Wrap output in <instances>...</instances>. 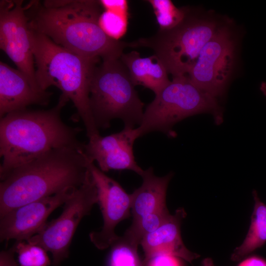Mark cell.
Listing matches in <instances>:
<instances>
[{
  "instance_id": "6da1fadb",
  "label": "cell",
  "mask_w": 266,
  "mask_h": 266,
  "mask_svg": "<svg viewBox=\"0 0 266 266\" xmlns=\"http://www.w3.org/2000/svg\"><path fill=\"white\" fill-rule=\"evenodd\" d=\"M25 6L30 29L80 56L118 59L131 47V42L112 39L102 30L98 0H33Z\"/></svg>"
},
{
  "instance_id": "7a4b0ae2",
  "label": "cell",
  "mask_w": 266,
  "mask_h": 266,
  "mask_svg": "<svg viewBox=\"0 0 266 266\" xmlns=\"http://www.w3.org/2000/svg\"><path fill=\"white\" fill-rule=\"evenodd\" d=\"M69 100L61 94L53 108L9 113L0 121V181L14 169L56 148L84 149L81 130L65 124L61 111Z\"/></svg>"
},
{
  "instance_id": "3957f363",
  "label": "cell",
  "mask_w": 266,
  "mask_h": 266,
  "mask_svg": "<svg viewBox=\"0 0 266 266\" xmlns=\"http://www.w3.org/2000/svg\"><path fill=\"white\" fill-rule=\"evenodd\" d=\"M92 162L84 149L51 150L12 170L0 183V217L11 210L84 182Z\"/></svg>"
},
{
  "instance_id": "277c9868",
  "label": "cell",
  "mask_w": 266,
  "mask_h": 266,
  "mask_svg": "<svg viewBox=\"0 0 266 266\" xmlns=\"http://www.w3.org/2000/svg\"><path fill=\"white\" fill-rule=\"evenodd\" d=\"M35 78L43 90L59 88L75 107L89 139L99 135L90 105V83L100 58H89L72 52L47 36L30 29Z\"/></svg>"
},
{
  "instance_id": "5b68a950",
  "label": "cell",
  "mask_w": 266,
  "mask_h": 266,
  "mask_svg": "<svg viewBox=\"0 0 266 266\" xmlns=\"http://www.w3.org/2000/svg\"><path fill=\"white\" fill-rule=\"evenodd\" d=\"M201 113L212 115L217 125L224 121L223 108L217 99L197 87L188 75L174 77L155 94L134 132L137 138L153 132L174 138L177 133L173 128L176 123Z\"/></svg>"
},
{
  "instance_id": "8992f818",
  "label": "cell",
  "mask_w": 266,
  "mask_h": 266,
  "mask_svg": "<svg viewBox=\"0 0 266 266\" xmlns=\"http://www.w3.org/2000/svg\"><path fill=\"white\" fill-rule=\"evenodd\" d=\"M129 72L120 59L102 60L93 71L90 83V105L99 129H106L112 120L123 121L124 127L140 124L143 103L134 89Z\"/></svg>"
},
{
  "instance_id": "52a82bcc",
  "label": "cell",
  "mask_w": 266,
  "mask_h": 266,
  "mask_svg": "<svg viewBox=\"0 0 266 266\" xmlns=\"http://www.w3.org/2000/svg\"><path fill=\"white\" fill-rule=\"evenodd\" d=\"M222 22L186 7L185 16L176 27L159 29L151 37L131 42V47L152 49L173 77L188 75L200 51Z\"/></svg>"
},
{
  "instance_id": "ba28073f",
  "label": "cell",
  "mask_w": 266,
  "mask_h": 266,
  "mask_svg": "<svg viewBox=\"0 0 266 266\" xmlns=\"http://www.w3.org/2000/svg\"><path fill=\"white\" fill-rule=\"evenodd\" d=\"M98 202L97 187L89 169L83 183L74 190L65 202L61 214L26 241L50 252L53 265L58 266L68 256L69 247L79 223Z\"/></svg>"
},
{
  "instance_id": "9c48e42d",
  "label": "cell",
  "mask_w": 266,
  "mask_h": 266,
  "mask_svg": "<svg viewBox=\"0 0 266 266\" xmlns=\"http://www.w3.org/2000/svg\"><path fill=\"white\" fill-rule=\"evenodd\" d=\"M237 43L232 22H223L189 72L192 82L213 97L222 98L235 66Z\"/></svg>"
},
{
  "instance_id": "30bf717a",
  "label": "cell",
  "mask_w": 266,
  "mask_h": 266,
  "mask_svg": "<svg viewBox=\"0 0 266 266\" xmlns=\"http://www.w3.org/2000/svg\"><path fill=\"white\" fill-rule=\"evenodd\" d=\"M0 47L31 83L42 90L36 80L30 30L23 0L0 1Z\"/></svg>"
},
{
  "instance_id": "8fae6325",
  "label": "cell",
  "mask_w": 266,
  "mask_h": 266,
  "mask_svg": "<svg viewBox=\"0 0 266 266\" xmlns=\"http://www.w3.org/2000/svg\"><path fill=\"white\" fill-rule=\"evenodd\" d=\"M89 169L98 191V202L101 211L103 225L101 230L89 234L92 243L100 250L111 246L119 237L115 233L117 225L131 216L130 194L114 179L97 167L94 162Z\"/></svg>"
},
{
  "instance_id": "7c38bea8",
  "label": "cell",
  "mask_w": 266,
  "mask_h": 266,
  "mask_svg": "<svg viewBox=\"0 0 266 266\" xmlns=\"http://www.w3.org/2000/svg\"><path fill=\"white\" fill-rule=\"evenodd\" d=\"M75 189H66L23 205L0 217V241L13 239L27 241L39 233L46 225L50 214L64 204Z\"/></svg>"
},
{
  "instance_id": "4fadbf2b",
  "label": "cell",
  "mask_w": 266,
  "mask_h": 266,
  "mask_svg": "<svg viewBox=\"0 0 266 266\" xmlns=\"http://www.w3.org/2000/svg\"><path fill=\"white\" fill-rule=\"evenodd\" d=\"M137 139L134 129L124 128L120 132L89 139L84 145L88 159L96 162L103 172L110 170H130L141 176L144 172L137 164L133 146Z\"/></svg>"
},
{
  "instance_id": "5bb4252c",
  "label": "cell",
  "mask_w": 266,
  "mask_h": 266,
  "mask_svg": "<svg viewBox=\"0 0 266 266\" xmlns=\"http://www.w3.org/2000/svg\"><path fill=\"white\" fill-rule=\"evenodd\" d=\"M52 93L34 87L18 69L0 62V117L26 109L31 105H47Z\"/></svg>"
},
{
  "instance_id": "9a60e30c",
  "label": "cell",
  "mask_w": 266,
  "mask_h": 266,
  "mask_svg": "<svg viewBox=\"0 0 266 266\" xmlns=\"http://www.w3.org/2000/svg\"><path fill=\"white\" fill-rule=\"evenodd\" d=\"M186 216L183 208L178 209L161 226L142 238L140 244L144 253V260L158 254H166L182 259L191 264L200 257L189 250L182 241L180 226Z\"/></svg>"
},
{
  "instance_id": "2e32d148",
  "label": "cell",
  "mask_w": 266,
  "mask_h": 266,
  "mask_svg": "<svg viewBox=\"0 0 266 266\" xmlns=\"http://www.w3.org/2000/svg\"><path fill=\"white\" fill-rule=\"evenodd\" d=\"M173 175L170 172L164 176H157L152 167L144 170L141 185L130 194L133 221L167 208L166 191Z\"/></svg>"
},
{
  "instance_id": "e0dca14e",
  "label": "cell",
  "mask_w": 266,
  "mask_h": 266,
  "mask_svg": "<svg viewBox=\"0 0 266 266\" xmlns=\"http://www.w3.org/2000/svg\"><path fill=\"white\" fill-rule=\"evenodd\" d=\"M120 60L127 68L134 86L141 85L157 94L170 80L165 66L155 54L142 57L136 51L123 53Z\"/></svg>"
},
{
  "instance_id": "ac0fdd59",
  "label": "cell",
  "mask_w": 266,
  "mask_h": 266,
  "mask_svg": "<svg viewBox=\"0 0 266 266\" xmlns=\"http://www.w3.org/2000/svg\"><path fill=\"white\" fill-rule=\"evenodd\" d=\"M252 195L255 204L251 224L243 242L233 251L231 256L233 261H238L266 242V204L258 197L256 190Z\"/></svg>"
},
{
  "instance_id": "d6986e66",
  "label": "cell",
  "mask_w": 266,
  "mask_h": 266,
  "mask_svg": "<svg viewBox=\"0 0 266 266\" xmlns=\"http://www.w3.org/2000/svg\"><path fill=\"white\" fill-rule=\"evenodd\" d=\"M171 216L167 208L146 215L135 221L126 231L123 236L127 240L138 246L142 238L156 230Z\"/></svg>"
},
{
  "instance_id": "ffe728a7",
  "label": "cell",
  "mask_w": 266,
  "mask_h": 266,
  "mask_svg": "<svg viewBox=\"0 0 266 266\" xmlns=\"http://www.w3.org/2000/svg\"><path fill=\"white\" fill-rule=\"evenodd\" d=\"M110 247L107 266H144L138 254V246L123 236H119Z\"/></svg>"
},
{
  "instance_id": "44dd1931",
  "label": "cell",
  "mask_w": 266,
  "mask_h": 266,
  "mask_svg": "<svg viewBox=\"0 0 266 266\" xmlns=\"http://www.w3.org/2000/svg\"><path fill=\"white\" fill-rule=\"evenodd\" d=\"M152 6L160 30H170L184 19L186 7L178 8L170 0H147Z\"/></svg>"
},
{
  "instance_id": "7402d4cb",
  "label": "cell",
  "mask_w": 266,
  "mask_h": 266,
  "mask_svg": "<svg viewBox=\"0 0 266 266\" xmlns=\"http://www.w3.org/2000/svg\"><path fill=\"white\" fill-rule=\"evenodd\" d=\"M20 266H49L47 251L42 247L26 241H16L12 246Z\"/></svg>"
},
{
  "instance_id": "603a6c76",
  "label": "cell",
  "mask_w": 266,
  "mask_h": 266,
  "mask_svg": "<svg viewBox=\"0 0 266 266\" xmlns=\"http://www.w3.org/2000/svg\"><path fill=\"white\" fill-rule=\"evenodd\" d=\"M99 24L108 36L118 40L126 32L128 16L105 10L100 17Z\"/></svg>"
},
{
  "instance_id": "cb8c5ba5",
  "label": "cell",
  "mask_w": 266,
  "mask_h": 266,
  "mask_svg": "<svg viewBox=\"0 0 266 266\" xmlns=\"http://www.w3.org/2000/svg\"><path fill=\"white\" fill-rule=\"evenodd\" d=\"M180 258L166 254H158L143 260L144 266H183Z\"/></svg>"
},
{
  "instance_id": "d4e9b609",
  "label": "cell",
  "mask_w": 266,
  "mask_h": 266,
  "mask_svg": "<svg viewBox=\"0 0 266 266\" xmlns=\"http://www.w3.org/2000/svg\"><path fill=\"white\" fill-rule=\"evenodd\" d=\"M104 10L128 16V3L124 0H99Z\"/></svg>"
},
{
  "instance_id": "484cf974",
  "label": "cell",
  "mask_w": 266,
  "mask_h": 266,
  "mask_svg": "<svg viewBox=\"0 0 266 266\" xmlns=\"http://www.w3.org/2000/svg\"><path fill=\"white\" fill-rule=\"evenodd\" d=\"M14 250L12 247L6 250H2L0 253V266H20L14 259Z\"/></svg>"
},
{
  "instance_id": "4316f807",
  "label": "cell",
  "mask_w": 266,
  "mask_h": 266,
  "mask_svg": "<svg viewBox=\"0 0 266 266\" xmlns=\"http://www.w3.org/2000/svg\"><path fill=\"white\" fill-rule=\"evenodd\" d=\"M238 266H266V261L258 257L253 256L243 261Z\"/></svg>"
},
{
  "instance_id": "83f0119b",
  "label": "cell",
  "mask_w": 266,
  "mask_h": 266,
  "mask_svg": "<svg viewBox=\"0 0 266 266\" xmlns=\"http://www.w3.org/2000/svg\"><path fill=\"white\" fill-rule=\"evenodd\" d=\"M200 266H215V265L211 259L207 258L202 261Z\"/></svg>"
},
{
  "instance_id": "f1b7e54d",
  "label": "cell",
  "mask_w": 266,
  "mask_h": 266,
  "mask_svg": "<svg viewBox=\"0 0 266 266\" xmlns=\"http://www.w3.org/2000/svg\"><path fill=\"white\" fill-rule=\"evenodd\" d=\"M260 91L266 97V82H262L260 84Z\"/></svg>"
}]
</instances>
